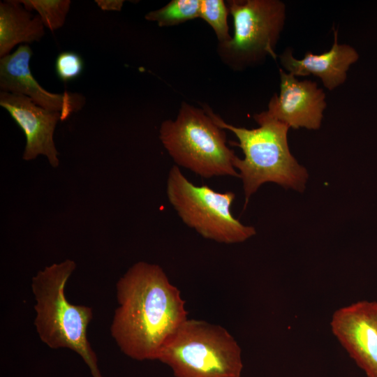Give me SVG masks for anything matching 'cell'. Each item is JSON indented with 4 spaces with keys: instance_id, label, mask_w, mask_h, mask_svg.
<instances>
[{
    "instance_id": "cell-12",
    "label": "cell",
    "mask_w": 377,
    "mask_h": 377,
    "mask_svg": "<svg viewBox=\"0 0 377 377\" xmlns=\"http://www.w3.org/2000/svg\"><path fill=\"white\" fill-rule=\"evenodd\" d=\"M332 29L334 43L329 51L320 54L308 51L298 59L293 57L292 49L288 47L279 57L283 68L295 77L313 75L330 91L343 84L350 66L359 59V54L350 45L339 44L338 31Z\"/></svg>"
},
{
    "instance_id": "cell-6",
    "label": "cell",
    "mask_w": 377,
    "mask_h": 377,
    "mask_svg": "<svg viewBox=\"0 0 377 377\" xmlns=\"http://www.w3.org/2000/svg\"><path fill=\"white\" fill-rule=\"evenodd\" d=\"M226 4L233 18L234 34L230 40L218 43L223 63L242 71L263 64L267 57L276 60L286 4L280 0H229Z\"/></svg>"
},
{
    "instance_id": "cell-14",
    "label": "cell",
    "mask_w": 377,
    "mask_h": 377,
    "mask_svg": "<svg viewBox=\"0 0 377 377\" xmlns=\"http://www.w3.org/2000/svg\"><path fill=\"white\" fill-rule=\"evenodd\" d=\"M201 0H172L165 6L146 14L148 21L161 27H172L200 17Z\"/></svg>"
},
{
    "instance_id": "cell-8",
    "label": "cell",
    "mask_w": 377,
    "mask_h": 377,
    "mask_svg": "<svg viewBox=\"0 0 377 377\" xmlns=\"http://www.w3.org/2000/svg\"><path fill=\"white\" fill-rule=\"evenodd\" d=\"M334 335L367 377H377V302L362 300L337 310Z\"/></svg>"
},
{
    "instance_id": "cell-18",
    "label": "cell",
    "mask_w": 377,
    "mask_h": 377,
    "mask_svg": "<svg viewBox=\"0 0 377 377\" xmlns=\"http://www.w3.org/2000/svg\"><path fill=\"white\" fill-rule=\"evenodd\" d=\"M99 8L103 10H121L124 1L122 0H98L95 1Z\"/></svg>"
},
{
    "instance_id": "cell-9",
    "label": "cell",
    "mask_w": 377,
    "mask_h": 377,
    "mask_svg": "<svg viewBox=\"0 0 377 377\" xmlns=\"http://www.w3.org/2000/svg\"><path fill=\"white\" fill-rule=\"evenodd\" d=\"M32 54L29 45H22L13 53L1 58L0 88L2 91L26 96L46 110L60 112L64 121L72 112L82 108L85 98L78 93L54 94L46 91L31 72Z\"/></svg>"
},
{
    "instance_id": "cell-15",
    "label": "cell",
    "mask_w": 377,
    "mask_h": 377,
    "mask_svg": "<svg viewBox=\"0 0 377 377\" xmlns=\"http://www.w3.org/2000/svg\"><path fill=\"white\" fill-rule=\"evenodd\" d=\"M28 11L36 10L44 25L51 31L61 27L69 11V0H22Z\"/></svg>"
},
{
    "instance_id": "cell-2",
    "label": "cell",
    "mask_w": 377,
    "mask_h": 377,
    "mask_svg": "<svg viewBox=\"0 0 377 377\" xmlns=\"http://www.w3.org/2000/svg\"><path fill=\"white\" fill-rule=\"evenodd\" d=\"M202 108L221 128L228 130L238 142H230L239 147L244 158L235 156V168L242 181L246 206L250 198L265 183L272 182L285 188L303 192L308 179L306 169L292 155L288 142L289 127L275 119L267 112L253 114L258 127L248 129L224 121L207 104Z\"/></svg>"
},
{
    "instance_id": "cell-10",
    "label": "cell",
    "mask_w": 377,
    "mask_h": 377,
    "mask_svg": "<svg viewBox=\"0 0 377 377\" xmlns=\"http://www.w3.org/2000/svg\"><path fill=\"white\" fill-rule=\"evenodd\" d=\"M280 92L268 103L267 113L289 128L318 130L327 107L325 94L316 82L300 80L279 69Z\"/></svg>"
},
{
    "instance_id": "cell-1",
    "label": "cell",
    "mask_w": 377,
    "mask_h": 377,
    "mask_svg": "<svg viewBox=\"0 0 377 377\" xmlns=\"http://www.w3.org/2000/svg\"><path fill=\"white\" fill-rule=\"evenodd\" d=\"M110 327L120 350L136 360H157L165 342L188 319L179 290L158 265L140 261L117 283Z\"/></svg>"
},
{
    "instance_id": "cell-11",
    "label": "cell",
    "mask_w": 377,
    "mask_h": 377,
    "mask_svg": "<svg viewBox=\"0 0 377 377\" xmlns=\"http://www.w3.org/2000/svg\"><path fill=\"white\" fill-rule=\"evenodd\" d=\"M0 105L8 112L24 133L23 159L31 161L38 155H44L53 168L58 167L59 152L53 135L57 122L62 121L61 114L36 105L26 96L5 91L0 93Z\"/></svg>"
},
{
    "instance_id": "cell-13",
    "label": "cell",
    "mask_w": 377,
    "mask_h": 377,
    "mask_svg": "<svg viewBox=\"0 0 377 377\" xmlns=\"http://www.w3.org/2000/svg\"><path fill=\"white\" fill-rule=\"evenodd\" d=\"M45 34L39 15L32 16L20 1L0 3V57L17 44L40 41Z\"/></svg>"
},
{
    "instance_id": "cell-17",
    "label": "cell",
    "mask_w": 377,
    "mask_h": 377,
    "mask_svg": "<svg viewBox=\"0 0 377 377\" xmlns=\"http://www.w3.org/2000/svg\"><path fill=\"white\" fill-rule=\"evenodd\" d=\"M54 66L59 79L67 82L80 77L83 71L84 61L77 53L64 51L57 57Z\"/></svg>"
},
{
    "instance_id": "cell-3",
    "label": "cell",
    "mask_w": 377,
    "mask_h": 377,
    "mask_svg": "<svg viewBox=\"0 0 377 377\" xmlns=\"http://www.w3.org/2000/svg\"><path fill=\"white\" fill-rule=\"evenodd\" d=\"M75 268V262L67 259L45 267L32 278L34 325L40 340L48 347L71 349L83 359L93 377H103L87 339L92 308L73 304L65 295L66 283Z\"/></svg>"
},
{
    "instance_id": "cell-16",
    "label": "cell",
    "mask_w": 377,
    "mask_h": 377,
    "mask_svg": "<svg viewBox=\"0 0 377 377\" xmlns=\"http://www.w3.org/2000/svg\"><path fill=\"white\" fill-rule=\"evenodd\" d=\"M229 10L223 0H201L200 17L214 30L219 43L231 39L228 24Z\"/></svg>"
},
{
    "instance_id": "cell-4",
    "label": "cell",
    "mask_w": 377,
    "mask_h": 377,
    "mask_svg": "<svg viewBox=\"0 0 377 377\" xmlns=\"http://www.w3.org/2000/svg\"><path fill=\"white\" fill-rule=\"evenodd\" d=\"M159 139L177 166L205 179L239 177L225 130L202 108L182 102L176 118L161 124Z\"/></svg>"
},
{
    "instance_id": "cell-5",
    "label": "cell",
    "mask_w": 377,
    "mask_h": 377,
    "mask_svg": "<svg viewBox=\"0 0 377 377\" xmlns=\"http://www.w3.org/2000/svg\"><path fill=\"white\" fill-rule=\"evenodd\" d=\"M157 360L175 377H240L241 349L223 327L187 319L165 342Z\"/></svg>"
},
{
    "instance_id": "cell-7",
    "label": "cell",
    "mask_w": 377,
    "mask_h": 377,
    "mask_svg": "<svg viewBox=\"0 0 377 377\" xmlns=\"http://www.w3.org/2000/svg\"><path fill=\"white\" fill-rule=\"evenodd\" d=\"M166 193L179 217L205 239L219 243L243 242L256 234L231 212L235 198L232 191L221 193L207 185L196 186L173 165L168 173Z\"/></svg>"
}]
</instances>
